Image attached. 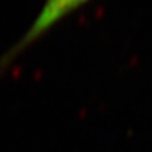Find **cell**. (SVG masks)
Instances as JSON below:
<instances>
[{
    "label": "cell",
    "instance_id": "cell-1",
    "mask_svg": "<svg viewBox=\"0 0 152 152\" xmlns=\"http://www.w3.org/2000/svg\"><path fill=\"white\" fill-rule=\"evenodd\" d=\"M88 1L91 0H44L36 19L32 21L28 29L15 44L8 48L7 52L0 56V72L4 71L10 64L13 63V60L19 58V55H21L34 43L48 34L63 19L81 8Z\"/></svg>",
    "mask_w": 152,
    "mask_h": 152
}]
</instances>
